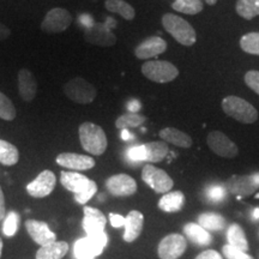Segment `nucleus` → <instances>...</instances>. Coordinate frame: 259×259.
Returning a JSON list of instances; mask_svg holds the SVG:
<instances>
[{
    "label": "nucleus",
    "mask_w": 259,
    "mask_h": 259,
    "mask_svg": "<svg viewBox=\"0 0 259 259\" xmlns=\"http://www.w3.org/2000/svg\"><path fill=\"white\" fill-rule=\"evenodd\" d=\"M78 135L82 148L87 153L95 156L102 155L108 147V141L103 128L94 122H83L78 128Z\"/></svg>",
    "instance_id": "1"
},
{
    "label": "nucleus",
    "mask_w": 259,
    "mask_h": 259,
    "mask_svg": "<svg viewBox=\"0 0 259 259\" xmlns=\"http://www.w3.org/2000/svg\"><path fill=\"white\" fill-rule=\"evenodd\" d=\"M162 25L170 36L183 46H193L197 41V34L194 28L189 22L180 16L173 14H166L162 17Z\"/></svg>",
    "instance_id": "2"
},
{
    "label": "nucleus",
    "mask_w": 259,
    "mask_h": 259,
    "mask_svg": "<svg viewBox=\"0 0 259 259\" xmlns=\"http://www.w3.org/2000/svg\"><path fill=\"white\" fill-rule=\"evenodd\" d=\"M222 109L227 115L241 124H253L258 119V111L253 105L238 96H227L222 100Z\"/></svg>",
    "instance_id": "3"
},
{
    "label": "nucleus",
    "mask_w": 259,
    "mask_h": 259,
    "mask_svg": "<svg viewBox=\"0 0 259 259\" xmlns=\"http://www.w3.org/2000/svg\"><path fill=\"white\" fill-rule=\"evenodd\" d=\"M142 73L155 83H169L179 76V70L174 64L166 60L147 61L142 65Z\"/></svg>",
    "instance_id": "4"
},
{
    "label": "nucleus",
    "mask_w": 259,
    "mask_h": 259,
    "mask_svg": "<svg viewBox=\"0 0 259 259\" xmlns=\"http://www.w3.org/2000/svg\"><path fill=\"white\" fill-rule=\"evenodd\" d=\"M64 93L71 101L79 105H89L96 99L97 90L87 79L76 77L64 85Z\"/></svg>",
    "instance_id": "5"
},
{
    "label": "nucleus",
    "mask_w": 259,
    "mask_h": 259,
    "mask_svg": "<svg viewBox=\"0 0 259 259\" xmlns=\"http://www.w3.org/2000/svg\"><path fill=\"white\" fill-rule=\"evenodd\" d=\"M142 179L156 193H168L174 186L173 179L166 171L150 163L145 164L142 169Z\"/></svg>",
    "instance_id": "6"
},
{
    "label": "nucleus",
    "mask_w": 259,
    "mask_h": 259,
    "mask_svg": "<svg viewBox=\"0 0 259 259\" xmlns=\"http://www.w3.org/2000/svg\"><path fill=\"white\" fill-rule=\"evenodd\" d=\"M73 17L67 10L54 8L47 12L41 23V30L48 34H59L69 29Z\"/></svg>",
    "instance_id": "7"
},
{
    "label": "nucleus",
    "mask_w": 259,
    "mask_h": 259,
    "mask_svg": "<svg viewBox=\"0 0 259 259\" xmlns=\"http://www.w3.org/2000/svg\"><path fill=\"white\" fill-rule=\"evenodd\" d=\"M115 21H112L111 24L94 23L93 27L85 29V31H84V38L89 44L96 45V46L111 47L116 42V36L111 30L113 27H115Z\"/></svg>",
    "instance_id": "8"
},
{
    "label": "nucleus",
    "mask_w": 259,
    "mask_h": 259,
    "mask_svg": "<svg viewBox=\"0 0 259 259\" xmlns=\"http://www.w3.org/2000/svg\"><path fill=\"white\" fill-rule=\"evenodd\" d=\"M206 144L212 153L225 158H234L239 155V148L221 131H211L206 137Z\"/></svg>",
    "instance_id": "9"
},
{
    "label": "nucleus",
    "mask_w": 259,
    "mask_h": 259,
    "mask_svg": "<svg viewBox=\"0 0 259 259\" xmlns=\"http://www.w3.org/2000/svg\"><path fill=\"white\" fill-rule=\"evenodd\" d=\"M226 189L238 197H248L259 189V173L251 176H233L227 180Z\"/></svg>",
    "instance_id": "10"
},
{
    "label": "nucleus",
    "mask_w": 259,
    "mask_h": 259,
    "mask_svg": "<svg viewBox=\"0 0 259 259\" xmlns=\"http://www.w3.org/2000/svg\"><path fill=\"white\" fill-rule=\"evenodd\" d=\"M187 241L180 234H169L164 236L157 247L160 259H178L185 253Z\"/></svg>",
    "instance_id": "11"
},
{
    "label": "nucleus",
    "mask_w": 259,
    "mask_h": 259,
    "mask_svg": "<svg viewBox=\"0 0 259 259\" xmlns=\"http://www.w3.org/2000/svg\"><path fill=\"white\" fill-rule=\"evenodd\" d=\"M57 184L56 176L51 170H42L31 183L27 185V192L34 198H45L50 196Z\"/></svg>",
    "instance_id": "12"
},
{
    "label": "nucleus",
    "mask_w": 259,
    "mask_h": 259,
    "mask_svg": "<svg viewBox=\"0 0 259 259\" xmlns=\"http://www.w3.org/2000/svg\"><path fill=\"white\" fill-rule=\"evenodd\" d=\"M106 187L115 197H128L137 192V183L127 174H115L108 178Z\"/></svg>",
    "instance_id": "13"
},
{
    "label": "nucleus",
    "mask_w": 259,
    "mask_h": 259,
    "mask_svg": "<svg viewBox=\"0 0 259 259\" xmlns=\"http://www.w3.org/2000/svg\"><path fill=\"white\" fill-rule=\"evenodd\" d=\"M167 50V42L160 36H150L138 45L135 50V56L138 59H151L160 54L164 53Z\"/></svg>",
    "instance_id": "14"
},
{
    "label": "nucleus",
    "mask_w": 259,
    "mask_h": 259,
    "mask_svg": "<svg viewBox=\"0 0 259 259\" xmlns=\"http://www.w3.org/2000/svg\"><path fill=\"white\" fill-rule=\"evenodd\" d=\"M56 161L59 166L73 170H88L95 167V160L93 157L74 153L59 154Z\"/></svg>",
    "instance_id": "15"
},
{
    "label": "nucleus",
    "mask_w": 259,
    "mask_h": 259,
    "mask_svg": "<svg viewBox=\"0 0 259 259\" xmlns=\"http://www.w3.org/2000/svg\"><path fill=\"white\" fill-rule=\"evenodd\" d=\"M25 228L31 236V239L40 246L51 244L57 241V234L50 229L46 222L36 221V220H28L25 222Z\"/></svg>",
    "instance_id": "16"
},
{
    "label": "nucleus",
    "mask_w": 259,
    "mask_h": 259,
    "mask_svg": "<svg viewBox=\"0 0 259 259\" xmlns=\"http://www.w3.org/2000/svg\"><path fill=\"white\" fill-rule=\"evenodd\" d=\"M83 228L87 235H93L97 234V233L105 232L107 220L106 216L99 209L92 208V206H85L83 209Z\"/></svg>",
    "instance_id": "17"
},
{
    "label": "nucleus",
    "mask_w": 259,
    "mask_h": 259,
    "mask_svg": "<svg viewBox=\"0 0 259 259\" xmlns=\"http://www.w3.org/2000/svg\"><path fill=\"white\" fill-rule=\"evenodd\" d=\"M61 185L70 192L74 193V196L83 193L88 187L92 185L93 180L87 178L83 174L77 173V171H65L60 173Z\"/></svg>",
    "instance_id": "18"
},
{
    "label": "nucleus",
    "mask_w": 259,
    "mask_h": 259,
    "mask_svg": "<svg viewBox=\"0 0 259 259\" xmlns=\"http://www.w3.org/2000/svg\"><path fill=\"white\" fill-rule=\"evenodd\" d=\"M18 92L22 100L31 102L36 97L37 83L34 74L28 69H22L18 72Z\"/></svg>",
    "instance_id": "19"
},
{
    "label": "nucleus",
    "mask_w": 259,
    "mask_h": 259,
    "mask_svg": "<svg viewBox=\"0 0 259 259\" xmlns=\"http://www.w3.org/2000/svg\"><path fill=\"white\" fill-rule=\"evenodd\" d=\"M144 226V216L143 213L138 210H132L127 213L125 218V232L124 240L126 242H134L137 240L138 236L141 235Z\"/></svg>",
    "instance_id": "20"
},
{
    "label": "nucleus",
    "mask_w": 259,
    "mask_h": 259,
    "mask_svg": "<svg viewBox=\"0 0 259 259\" xmlns=\"http://www.w3.org/2000/svg\"><path fill=\"white\" fill-rule=\"evenodd\" d=\"M184 234L186 238L197 246H209L212 242V236L198 223H187L184 226Z\"/></svg>",
    "instance_id": "21"
},
{
    "label": "nucleus",
    "mask_w": 259,
    "mask_h": 259,
    "mask_svg": "<svg viewBox=\"0 0 259 259\" xmlns=\"http://www.w3.org/2000/svg\"><path fill=\"white\" fill-rule=\"evenodd\" d=\"M158 136H160V138L163 142H166V143H170L179 148H191L193 143L192 138H191L189 135L176 127L162 128Z\"/></svg>",
    "instance_id": "22"
},
{
    "label": "nucleus",
    "mask_w": 259,
    "mask_h": 259,
    "mask_svg": "<svg viewBox=\"0 0 259 259\" xmlns=\"http://www.w3.org/2000/svg\"><path fill=\"white\" fill-rule=\"evenodd\" d=\"M158 209L164 212H178L185 205V194L181 191H171L164 193L158 200Z\"/></svg>",
    "instance_id": "23"
},
{
    "label": "nucleus",
    "mask_w": 259,
    "mask_h": 259,
    "mask_svg": "<svg viewBox=\"0 0 259 259\" xmlns=\"http://www.w3.org/2000/svg\"><path fill=\"white\" fill-rule=\"evenodd\" d=\"M69 251V244L65 241H54L41 246L36 253V259H63Z\"/></svg>",
    "instance_id": "24"
},
{
    "label": "nucleus",
    "mask_w": 259,
    "mask_h": 259,
    "mask_svg": "<svg viewBox=\"0 0 259 259\" xmlns=\"http://www.w3.org/2000/svg\"><path fill=\"white\" fill-rule=\"evenodd\" d=\"M145 150V162H150V163H156L161 162L162 160L167 157L169 153V148L166 142H150V143L144 144Z\"/></svg>",
    "instance_id": "25"
},
{
    "label": "nucleus",
    "mask_w": 259,
    "mask_h": 259,
    "mask_svg": "<svg viewBox=\"0 0 259 259\" xmlns=\"http://www.w3.org/2000/svg\"><path fill=\"white\" fill-rule=\"evenodd\" d=\"M227 241H228V245L238 248V250L244 252L248 251L247 238H246L242 227L238 223H233L229 226L228 231H227Z\"/></svg>",
    "instance_id": "26"
},
{
    "label": "nucleus",
    "mask_w": 259,
    "mask_h": 259,
    "mask_svg": "<svg viewBox=\"0 0 259 259\" xmlns=\"http://www.w3.org/2000/svg\"><path fill=\"white\" fill-rule=\"evenodd\" d=\"M226 219L216 212H203L198 216V225L206 231L219 232L226 227Z\"/></svg>",
    "instance_id": "27"
},
{
    "label": "nucleus",
    "mask_w": 259,
    "mask_h": 259,
    "mask_svg": "<svg viewBox=\"0 0 259 259\" xmlns=\"http://www.w3.org/2000/svg\"><path fill=\"white\" fill-rule=\"evenodd\" d=\"M105 6L109 12L120 15L126 21H132L136 17L134 6H131L124 0H106Z\"/></svg>",
    "instance_id": "28"
},
{
    "label": "nucleus",
    "mask_w": 259,
    "mask_h": 259,
    "mask_svg": "<svg viewBox=\"0 0 259 259\" xmlns=\"http://www.w3.org/2000/svg\"><path fill=\"white\" fill-rule=\"evenodd\" d=\"M18 160V149L10 142L0 139V163H3L4 166H15Z\"/></svg>",
    "instance_id": "29"
},
{
    "label": "nucleus",
    "mask_w": 259,
    "mask_h": 259,
    "mask_svg": "<svg viewBox=\"0 0 259 259\" xmlns=\"http://www.w3.org/2000/svg\"><path fill=\"white\" fill-rule=\"evenodd\" d=\"M235 10L240 17L251 21L259 16V0H238Z\"/></svg>",
    "instance_id": "30"
},
{
    "label": "nucleus",
    "mask_w": 259,
    "mask_h": 259,
    "mask_svg": "<svg viewBox=\"0 0 259 259\" xmlns=\"http://www.w3.org/2000/svg\"><path fill=\"white\" fill-rule=\"evenodd\" d=\"M147 118L144 115L138 114V113H125L119 116L115 120V127L119 130H128L138 127V126L143 125Z\"/></svg>",
    "instance_id": "31"
},
{
    "label": "nucleus",
    "mask_w": 259,
    "mask_h": 259,
    "mask_svg": "<svg viewBox=\"0 0 259 259\" xmlns=\"http://www.w3.org/2000/svg\"><path fill=\"white\" fill-rule=\"evenodd\" d=\"M171 9L185 15H197L203 11L202 0H176L171 4Z\"/></svg>",
    "instance_id": "32"
},
{
    "label": "nucleus",
    "mask_w": 259,
    "mask_h": 259,
    "mask_svg": "<svg viewBox=\"0 0 259 259\" xmlns=\"http://www.w3.org/2000/svg\"><path fill=\"white\" fill-rule=\"evenodd\" d=\"M240 48L245 53L259 56V32H247L240 38Z\"/></svg>",
    "instance_id": "33"
},
{
    "label": "nucleus",
    "mask_w": 259,
    "mask_h": 259,
    "mask_svg": "<svg viewBox=\"0 0 259 259\" xmlns=\"http://www.w3.org/2000/svg\"><path fill=\"white\" fill-rule=\"evenodd\" d=\"M74 255L77 259H95L97 257L88 238L78 239L74 242Z\"/></svg>",
    "instance_id": "34"
},
{
    "label": "nucleus",
    "mask_w": 259,
    "mask_h": 259,
    "mask_svg": "<svg viewBox=\"0 0 259 259\" xmlns=\"http://www.w3.org/2000/svg\"><path fill=\"white\" fill-rule=\"evenodd\" d=\"M17 115L16 108L11 100L5 94L0 92V119L6 121L14 120Z\"/></svg>",
    "instance_id": "35"
},
{
    "label": "nucleus",
    "mask_w": 259,
    "mask_h": 259,
    "mask_svg": "<svg viewBox=\"0 0 259 259\" xmlns=\"http://www.w3.org/2000/svg\"><path fill=\"white\" fill-rule=\"evenodd\" d=\"M19 227V215L15 211H10L5 216L4 225H3V232L6 236H14L18 231Z\"/></svg>",
    "instance_id": "36"
},
{
    "label": "nucleus",
    "mask_w": 259,
    "mask_h": 259,
    "mask_svg": "<svg viewBox=\"0 0 259 259\" xmlns=\"http://www.w3.org/2000/svg\"><path fill=\"white\" fill-rule=\"evenodd\" d=\"M222 253L226 259H253V257L247 254L244 251L238 250V248L233 247L231 245H225L222 247Z\"/></svg>",
    "instance_id": "37"
},
{
    "label": "nucleus",
    "mask_w": 259,
    "mask_h": 259,
    "mask_svg": "<svg viewBox=\"0 0 259 259\" xmlns=\"http://www.w3.org/2000/svg\"><path fill=\"white\" fill-rule=\"evenodd\" d=\"M126 156L132 162H143L145 160L144 144L135 145V147L128 148V150L126 151Z\"/></svg>",
    "instance_id": "38"
},
{
    "label": "nucleus",
    "mask_w": 259,
    "mask_h": 259,
    "mask_svg": "<svg viewBox=\"0 0 259 259\" xmlns=\"http://www.w3.org/2000/svg\"><path fill=\"white\" fill-rule=\"evenodd\" d=\"M206 196L213 203L222 202L226 197V189L222 185H212L206 191Z\"/></svg>",
    "instance_id": "39"
},
{
    "label": "nucleus",
    "mask_w": 259,
    "mask_h": 259,
    "mask_svg": "<svg viewBox=\"0 0 259 259\" xmlns=\"http://www.w3.org/2000/svg\"><path fill=\"white\" fill-rule=\"evenodd\" d=\"M244 79H245L246 85L259 95V71H255V70L248 71V72L245 73Z\"/></svg>",
    "instance_id": "40"
},
{
    "label": "nucleus",
    "mask_w": 259,
    "mask_h": 259,
    "mask_svg": "<svg viewBox=\"0 0 259 259\" xmlns=\"http://www.w3.org/2000/svg\"><path fill=\"white\" fill-rule=\"evenodd\" d=\"M96 192H97V185H96L95 181L93 180L92 185H90L88 189L84 191L83 193L78 194V196H74V200H76L78 204H83V205H85V204L88 203L94 196H95Z\"/></svg>",
    "instance_id": "41"
},
{
    "label": "nucleus",
    "mask_w": 259,
    "mask_h": 259,
    "mask_svg": "<svg viewBox=\"0 0 259 259\" xmlns=\"http://www.w3.org/2000/svg\"><path fill=\"white\" fill-rule=\"evenodd\" d=\"M109 222H111L112 227L114 228H120V227L125 226V218L124 216L119 215V213H109Z\"/></svg>",
    "instance_id": "42"
},
{
    "label": "nucleus",
    "mask_w": 259,
    "mask_h": 259,
    "mask_svg": "<svg viewBox=\"0 0 259 259\" xmlns=\"http://www.w3.org/2000/svg\"><path fill=\"white\" fill-rule=\"evenodd\" d=\"M194 259H223L222 255L215 250H205L199 253Z\"/></svg>",
    "instance_id": "43"
},
{
    "label": "nucleus",
    "mask_w": 259,
    "mask_h": 259,
    "mask_svg": "<svg viewBox=\"0 0 259 259\" xmlns=\"http://www.w3.org/2000/svg\"><path fill=\"white\" fill-rule=\"evenodd\" d=\"M6 216V208H5V197L3 193L2 187H0V221L4 220Z\"/></svg>",
    "instance_id": "44"
},
{
    "label": "nucleus",
    "mask_w": 259,
    "mask_h": 259,
    "mask_svg": "<svg viewBox=\"0 0 259 259\" xmlns=\"http://www.w3.org/2000/svg\"><path fill=\"white\" fill-rule=\"evenodd\" d=\"M141 107L142 105L137 101V100H132V101H130L127 103V109L130 113H137L139 109H141Z\"/></svg>",
    "instance_id": "45"
},
{
    "label": "nucleus",
    "mask_w": 259,
    "mask_h": 259,
    "mask_svg": "<svg viewBox=\"0 0 259 259\" xmlns=\"http://www.w3.org/2000/svg\"><path fill=\"white\" fill-rule=\"evenodd\" d=\"M10 34H11V30L5 24L0 23V41H4L6 38H9Z\"/></svg>",
    "instance_id": "46"
},
{
    "label": "nucleus",
    "mask_w": 259,
    "mask_h": 259,
    "mask_svg": "<svg viewBox=\"0 0 259 259\" xmlns=\"http://www.w3.org/2000/svg\"><path fill=\"white\" fill-rule=\"evenodd\" d=\"M80 22H82L83 25H87V28H90V27H93V25H94L93 18L88 15H83L82 17H80Z\"/></svg>",
    "instance_id": "47"
},
{
    "label": "nucleus",
    "mask_w": 259,
    "mask_h": 259,
    "mask_svg": "<svg viewBox=\"0 0 259 259\" xmlns=\"http://www.w3.org/2000/svg\"><path fill=\"white\" fill-rule=\"evenodd\" d=\"M121 138L122 141H130V139L134 138V135L130 134L128 130H121Z\"/></svg>",
    "instance_id": "48"
},
{
    "label": "nucleus",
    "mask_w": 259,
    "mask_h": 259,
    "mask_svg": "<svg viewBox=\"0 0 259 259\" xmlns=\"http://www.w3.org/2000/svg\"><path fill=\"white\" fill-rule=\"evenodd\" d=\"M252 218H253V220H255V221H257V220H259V208L254 209L253 213H252Z\"/></svg>",
    "instance_id": "49"
},
{
    "label": "nucleus",
    "mask_w": 259,
    "mask_h": 259,
    "mask_svg": "<svg viewBox=\"0 0 259 259\" xmlns=\"http://www.w3.org/2000/svg\"><path fill=\"white\" fill-rule=\"evenodd\" d=\"M206 3H208V5H210V6H212V5H215L216 3H218V0H205Z\"/></svg>",
    "instance_id": "50"
},
{
    "label": "nucleus",
    "mask_w": 259,
    "mask_h": 259,
    "mask_svg": "<svg viewBox=\"0 0 259 259\" xmlns=\"http://www.w3.org/2000/svg\"><path fill=\"white\" fill-rule=\"evenodd\" d=\"M2 252H3V240L0 239V257H2Z\"/></svg>",
    "instance_id": "51"
}]
</instances>
